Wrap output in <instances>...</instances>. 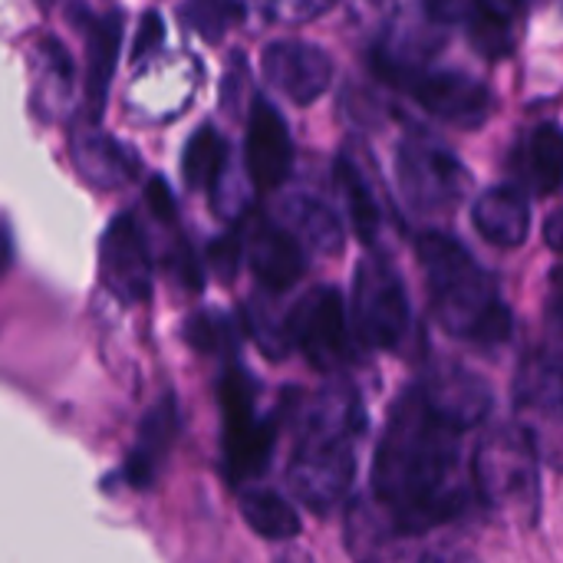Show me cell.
I'll return each mask as SVG.
<instances>
[{"instance_id":"1","label":"cell","mask_w":563,"mask_h":563,"mask_svg":"<svg viewBox=\"0 0 563 563\" xmlns=\"http://www.w3.org/2000/svg\"><path fill=\"white\" fill-rule=\"evenodd\" d=\"M462 432L429 406L419 386L396 399L376 445L373 492L406 531L426 534L472 511L478 485L465 468Z\"/></svg>"},{"instance_id":"2","label":"cell","mask_w":563,"mask_h":563,"mask_svg":"<svg viewBox=\"0 0 563 563\" xmlns=\"http://www.w3.org/2000/svg\"><path fill=\"white\" fill-rule=\"evenodd\" d=\"M363 432L366 409L360 393L346 379L330 383L313 399L287 468L290 488L307 508L327 515L350 495L356 475V442Z\"/></svg>"},{"instance_id":"3","label":"cell","mask_w":563,"mask_h":563,"mask_svg":"<svg viewBox=\"0 0 563 563\" xmlns=\"http://www.w3.org/2000/svg\"><path fill=\"white\" fill-rule=\"evenodd\" d=\"M429 277L435 320L462 340L498 346L511 336V310L498 297L495 277L452 238L429 231L416 244Z\"/></svg>"},{"instance_id":"4","label":"cell","mask_w":563,"mask_h":563,"mask_svg":"<svg viewBox=\"0 0 563 563\" xmlns=\"http://www.w3.org/2000/svg\"><path fill=\"white\" fill-rule=\"evenodd\" d=\"M538 449L521 426H495L475 449L478 498L515 525H534L541 508Z\"/></svg>"},{"instance_id":"5","label":"cell","mask_w":563,"mask_h":563,"mask_svg":"<svg viewBox=\"0 0 563 563\" xmlns=\"http://www.w3.org/2000/svg\"><path fill=\"white\" fill-rule=\"evenodd\" d=\"M376 69L386 82L399 86L402 92H409L412 99L422 102L426 112L439 115L442 122L462 125V129H475L492 115V92L452 69H426L419 63H402L393 56L376 53Z\"/></svg>"},{"instance_id":"6","label":"cell","mask_w":563,"mask_h":563,"mask_svg":"<svg viewBox=\"0 0 563 563\" xmlns=\"http://www.w3.org/2000/svg\"><path fill=\"white\" fill-rule=\"evenodd\" d=\"M409 330V294L399 271L373 254L353 277V333L369 350H396Z\"/></svg>"},{"instance_id":"7","label":"cell","mask_w":563,"mask_h":563,"mask_svg":"<svg viewBox=\"0 0 563 563\" xmlns=\"http://www.w3.org/2000/svg\"><path fill=\"white\" fill-rule=\"evenodd\" d=\"M224 416V465L234 482L254 478L267 468L277 442V419L254 416V379L241 366H228L218 383Z\"/></svg>"},{"instance_id":"8","label":"cell","mask_w":563,"mask_h":563,"mask_svg":"<svg viewBox=\"0 0 563 563\" xmlns=\"http://www.w3.org/2000/svg\"><path fill=\"white\" fill-rule=\"evenodd\" d=\"M294 346L323 373L343 369L353 360V323L346 320L343 297L333 287L303 294L287 313Z\"/></svg>"},{"instance_id":"9","label":"cell","mask_w":563,"mask_h":563,"mask_svg":"<svg viewBox=\"0 0 563 563\" xmlns=\"http://www.w3.org/2000/svg\"><path fill=\"white\" fill-rule=\"evenodd\" d=\"M518 426L541 462L563 468V356H534L518 376Z\"/></svg>"},{"instance_id":"10","label":"cell","mask_w":563,"mask_h":563,"mask_svg":"<svg viewBox=\"0 0 563 563\" xmlns=\"http://www.w3.org/2000/svg\"><path fill=\"white\" fill-rule=\"evenodd\" d=\"M399 185L416 211L439 214L462 201L468 188V172L439 142L409 135L399 145Z\"/></svg>"},{"instance_id":"11","label":"cell","mask_w":563,"mask_h":563,"mask_svg":"<svg viewBox=\"0 0 563 563\" xmlns=\"http://www.w3.org/2000/svg\"><path fill=\"white\" fill-rule=\"evenodd\" d=\"M346 551L356 563H422L419 534L406 531L379 498H356L346 511Z\"/></svg>"},{"instance_id":"12","label":"cell","mask_w":563,"mask_h":563,"mask_svg":"<svg viewBox=\"0 0 563 563\" xmlns=\"http://www.w3.org/2000/svg\"><path fill=\"white\" fill-rule=\"evenodd\" d=\"M99 274L119 303H142L152 294V257L132 214L112 218L99 244Z\"/></svg>"},{"instance_id":"13","label":"cell","mask_w":563,"mask_h":563,"mask_svg":"<svg viewBox=\"0 0 563 563\" xmlns=\"http://www.w3.org/2000/svg\"><path fill=\"white\" fill-rule=\"evenodd\" d=\"M264 76L290 102L310 106L333 79V59L323 46L307 40H274L264 46Z\"/></svg>"},{"instance_id":"14","label":"cell","mask_w":563,"mask_h":563,"mask_svg":"<svg viewBox=\"0 0 563 563\" xmlns=\"http://www.w3.org/2000/svg\"><path fill=\"white\" fill-rule=\"evenodd\" d=\"M244 254H247V264H251L254 277L271 294L290 290L307 271L300 238L290 228L271 221V218H257L251 224V231L244 234Z\"/></svg>"},{"instance_id":"15","label":"cell","mask_w":563,"mask_h":563,"mask_svg":"<svg viewBox=\"0 0 563 563\" xmlns=\"http://www.w3.org/2000/svg\"><path fill=\"white\" fill-rule=\"evenodd\" d=\"M419 389L429 399V406L459 429H475L478 422H485V416L492 409L488 383L455 363L432 366L419 379Z\"/></svg>"},{"instance_id":"16","label":"cell","mask_w":563,"mask_h":563,"mask_svg":"<svg viewBox=\"0 0 563 563\" xmlns=\"http://www.w3.org/2000/svg\"><path fill=\"white\" fill-rule=\"evenodd\" d=\"M244 155H247V172L261 191H274L284 185L294 162V142L284 115L267 99H257L251 109Z\"/></svg>"},{"instance_id":"17","label":"cell","mask_w":563,"mask_h":563,"mask_svg":"<svg viewBox=\"0 0 563 563\" xmlns=\"http://www.w3.org/2000/svg\"><path fill=\"white\" fill-rule=\"evenodd\" d=\"M178 429H181V419H178L175 396L165 393L145 412V419L139 422L135 445H132V452L125 459V482L132 488L145 492L158 478V472H162V465H165V459H168V452H172V445L178 439Z\"/></svg>"},{"instance_id":"18","label":"cell","mask_w":563,"mask_h":563,"mask_svg":"<svg viewBox=\"0 0 563 563\" xmlns=\"http://www.w3.org/2000/svg\"><path fill=\"white\" fill-rule=\"evenodd\" d=\"M73 162L92 188H122L139 172V155L99 129H82L73 135Z\"/></svg>"},{"instance_id":"19","label":"cell","mask_w":563,"mask_h":563,"mask_svg":"<svg viewBox=\"0 0 563 563\" xmlns=\"http://www.w3.org/2000/svg\"><path fill=\"white\" fill-rule=\"evenodd\" d=\"M472 221L478 234L495 247H518L531 231V205L511 185H495L478 195Z\"/></svg>"},{"instance_id":"20","label":"cell","mask_w":563,"mask_h":563,"mask_svg":"<svg viewBox=\"0 0 563 563\" xmlns=\"http://www.w3.org/2000/svg\"><path fill=\"white\" fill-rule=\"evenodd\" d=\"M119 43H122V16L109 13V16H96L86 30V106L89 115L99 119L102 106L109 99V79L115 73V59H119Z\"/></svg>"},{"instance_id":"21","label":"cell","mask_w":563,"mask_h":563,"mask_svg":"<svg viewBox=\"0 0 563 563\" xmlns=\"http://www.w3.org/2000/svg\"><path fill=\"white\" fill-rule=\"evenodd\" d=\"M525 10V0H475V13H472V43L498 59V56H511L515 43H518V16Z\"/></svg>"},{"instance_id":"22","label":"cell","mask_w":563,"mask_h":563,"mask_svg":"<svg viewBox=\"0 0 563 563\" xmlns=\"http://www.w3.org/2000/svg\"><path fill=\"white\" fill-rule=\"evenodd\" d=\"M241 515H244L247 528L267 541H294L300 534L297 508L271 488H244L241 492Z\"/></svg>"},{"instance_id":"23","label":"cell","mask_w":563,"mask_h":563,"mask_svg":"<svg viewBox=\"0 0 563 563\" xmlns=\"http://www.w3.org/2000/svg\"><path fill=\"white\" fill-rule=\"evenodd\" d=\"M336 181H340L343 201L350 208V224H353L356 238L363 244H373L379 234V224H383V211L376 205V195H373L366 175L360 172V165L350 155L336 158Z\"/></svg>"},{"instance_id":"24","label":"cell","mask_w":563,"mask_h":563,"mask_svg":"<svg viewBox=\"0 0 563 563\" xmlns=\"http://www.w3.org/2000/svg\"><path fill=\"white\" fill-rule=\"evenodd\" d=\"M284 218H287L290 231L297 238H303L307 244H313L317 251H323V254L340 251L343 228H340V221L333 218V211L323 201L307 198V195H294V198L284 201Z\"/></svg>"},{"instance_id":"25","label":"cell","mask_w":563,"mask_h":563,"mask_svg":"<svg viewBox=\"0 0 563 563\" xmlns=\"http://www.w3.org/2000/svg\"><path fill=\"white\" fill-rule=\"evenodd\" d=\"M33 53H36V56H33V76H36V82H33V99H40L43 89H49V96H46V102H43L40 112H43V115H56L59 106L66 102L69 89H73V63H69L63 43L53 40V36L40 40Z\"/></svg>"},{"instance_id":"26","label":"cell","mask_w":563,"mask_h":563,"mask_svg":"<svg viewBox=\"0 0 563 563\" xmlns=\"http://www.w3.org/2000/svg\"><path fill=\"white\" fill-rule=\"evenodd\" d=\"M228 162V142L221 139V132L214 125H201L185 152H181V175H185V185L195 188V191H205V188H214L221 168Z\"/></svg>"},{"instance_id":"27","label":"cell","mask_w":563,"mask_h":563,"mask_svg":"<svg viewBox=\"0 0 563 563\" xmlns=\"http://www.w3.org/2000/svg\"><path fill=\"white\" fill-rule=\"evenodd\" d=\"M528 175L538 195H554L563 185V132L544 122L528 139Z\"/></svg>"},{"instance_id":"28","label":"cell","mask_w":563,"mask_h":563,"mask_svg":"<svg viewBox=\"0 0 563 563\" xmlns=\"http://www.w3.org/2000/svg\"><path fill=\"white\" fill-rule=\"evenodd\" d=\"M244 3L241 0H188L181 7V20L208 43L221 40L234 23H241Z\"/></svg>"},{"instance_id":"29","label":"cell","mask_w":563,"mask_h":563,"mask_svg":"<svg viewBox=\"0 0 563 563\" xmlns=\"http://www.w3.org/2000/svg\"><path fill=\"white\" fill-rule=\"evenodd\" d=\"M185 340L198 350V353H234L238 346V330L234 323L218 313V310H205V313H195L185 327Z\"/></svg>"},{"instance_id":"30","label":"cell","mask_w":563,"mask_h":563,"mask_svg":"<svg viewBox=\"0 0 563 563\" xmlns=\"http://www.w3.org/2000/svg\"><path fill=\"white\" fill-rule=\"evenodd\" d=\"M241 254H244V234H224L208 244V264L221 280H234L241 267Z\"/></svg>"},{"instance_id":"31","label":"cell","mask_w":563,"mask_h":563,"mask_svg":"<svg viewBox=\"0 0 563 563\" xmlns=\"http://www.w3.org/2000/svg\"><path fill=\"white\" fill-rule=\"evenodd\" d=\"M165 271L175 277V284H181L185 290H201L205 284V274H201V264L195 261L191 247L188 244H175L168 254H165Z\"/></svg>"},{"instance_id":"32","label":"cell","mask_w":563,"mask_h":563,"mask_svg":"<svg viewBox=\"0 0 563 563\" xmlns=\"http://www.w3.org/2000/svg\"><path fill=\"white\" fill-rule=\"evenodd\" d=\"M333 0H267L271 16L287 20V23H300V20H313L323 10H330Z\"/></svg>"},{"instance_id":"33","label":"cell","mask_w":563,"mask_h":563,"mask_svg":"<svg viewBox=\"0 0 563 563\" xmlns=\"http://www.w3.org/2000/svg\"><path fill=\"white\" fill-rule=\"evenodd\" d=\"M145 205H148V211H152L162 224H175L178 208H175V195H172V188H168L165 178H152V181L145 185Z\"/></svg>"},{"instance_id":"34","label":"cell","mask_w":563,"mask_h":563,"mask_svg":"<svg viewBox=\"0 0 563 563\" xmlns=\"http://www.w3.org/2000/svg\"><path fill=\"white\" fill-rule=\"evenodd\" d=\"M165 40V23L158 13H145L142 23H139V33H135V43H132V56L135 59H145L152 49H158Z\"/></svg>"},{"instance_id":"35","label":"cell","mask_w":563,"mask_h":563,"mask_svg":"<svg viewBox=\"0 0 563 563\" xmlns=\"http://www.w3.org/2000/svg\"><path fill=\"white\" fill-rule=\"evenodd\" d=\"M426 7H429V13L435 16V20H462V16H468L472 13V7H475V0H426Z\"/></svg>"},{"instance_id":"36","label":"cell","mask_w":563,"mask_h":563,"mask_svg":"<svg viewBox=\"0 0 563 563\" xmlns=\"http://www.w3.org/2000/svg\"><path fill=\"white\" fill-rule=\"evenodd\" d=\"M422 563H478V558H472L462 548H432V551H426Z\"/></svg>"},{"instance_id":"37","label":"cell","mask_w":563,"mask_h":563,"mask_svg":"<svg viewBox=\"0 0 563 563\" xmlns=\"http://www.w3.org/2000/svg\"><path fill=\"white\" fill-rule=\"evenodd\" d=\"M544 238H548V247H554L558 254H563V208L544 221Z\"/></svg>"},{"instance_id":"38","label":"cell","mask_w":563,"mask_h":563,"mask_svg":"<svg viewBox=\"0 0 563 563\" xmlns=\"http://www.w3.org/2000/svg\"><path fill=\"white\" fill-rule=\"evenodd\" d=\"M554 317H558V323L563 327V271L558 274V297H554Z\"/></svg>"},{"instance_id":"39","label":"cell","mask_w":563,"mask_h":563,"mask_svg":"<svg viewBox=\"0 0 563 563\" xmlns=\"http://www.w3.org/2000/svg\"><path fill=\"white\" fill-rule=\"evenodd\" d=\"M36 3H40V7H43V10H46V7H49V0H36Z\"/></svg>"}]
</instances>
